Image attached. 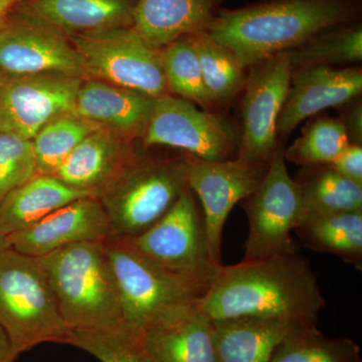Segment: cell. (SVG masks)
Instances as JSON below:
<instances>
[{"instance_id": "6da1fadb", "label": "cell", "mask_w": 362, "mask_h": 362, "mask_svg": "<svg viewBox=\"0 0 362 362\" xmlns=\"http://www.w3.org/2000/svg\"><path fill=\"white\" fill-rule=\"evenodd\" d=\"M197 302L211 320L261 317L308 326L326 306L310 263L297 252L221 265Z\"/></svg>"}, {"instance_id": "7a4b0ae2", "label": "cell", "mask_w": 362, "mask_h": 362, "mask_svg": "<svg viewBox=\"0 0 362 362\" xmlns=\"http://www.w3.org/2000/svg\"><path fill=\"white\" fill-rule=\"evenodd\" d=\"M361 13V0H263L221 8L207 33L247 69L330 28L357 23Z\"/></svg>"}, {"instance_id": "3957f363", "label": "cell", "mask_w": 362, "mask_h": 362, "mask_svg": "<svg viewBox=\"0 0 362 362\" xmlns=\"http://www.w3.org/2000/svg\"><path fill=\"white\" fill-rule=\"evenodd\" d=\"M37 261L69 329L111 332L125 324L103 243H78Z\"/></svg>"}, {"instance_id": "277c9868", "label": "cell", "mask_w": 362, "mask_h": 362, "mask_svg": "<svg viewBox=\"0 0 362 362\" xmlns=\"http://www.w3.org/2000/svg\"><path fill=\"white\" fill-rule=\"evenodd\" d=\"M120 240L177 281L197 299L206 294L220 267L211 258L204 216L188 187L154 225L140 235Z\"/></svg>"}, {"instance_id": "5b68a950", "label": "cell", "mask_w": 362, "mask_h": 362, "mask_svg": "<svg viewBox=\"0 0 362 362\" xmlns=\"http://www.w3.org/2000/svg\"><path fill=\"white\" fill-rule=\"evenodd\" d=\"M189 156L141 159L124 169L97 199L108 216V238L128 239L162 218L187 187Z\"/></svg>"}, {"instance_id": "8992f818", "label": "cell", "mask_w": 362, "mask_h": 362, "mask_svg": "<svg viewBox=\"0 0 362 362\" xmlns=\"http://www.w3.org/2000/svg\"><path fill=\"white\" fill-rule=\"evenodd\" d=\"M0 325L18 356L40 343H65L68 326L37 259L0 252Z\"/></svg>"}, {"instance_id": "52a82bcc", "label": "cell", "mask_w": 362, "mask_h": 362, "mask_svg": "<svg viewBox=\"0 0 362 362\" xmlns=\"http://www.w3.org/2000/svg\"><path fill=\"white\" fill-rule=\"evenodd\" d=\"M88 78L138 90L152 98L169 95L160 49L132 28H117L69 37Z\"/></svg>"}, {"instance_id": "ba28073f", "label": "cell", "mask_w": 362, "mask_h": 362, "mask_svg": "<svg viewBox=\"0 0 362 362\" xmlns=\"http://www.w3.org/2000/svg\"><path fill=\"white\" fill-rule=\"evenodd\" d=\"M283 150L279 148L272 157L256 192L242 202L249 220L244 259L296 252L291 235L303 216V202Z\"/></svg>"}, {"instance_id": "9c48e42d", "label": "cell", "mask_w": 362, "mask_h": 362, "mask_svg": "<svg viewBox=\"0 0 362 362\" xmlns=\"http://www.w3.org/2000/svg\"><path fill=\"white\" fill-rule=\"evenodd\" d=\"M142 139L145 146L182 149L206 161L235 158L240 145V135L223 116L170 94L156 100Z\"/></svg>"}, {"instance_id": "30bf717a", "label": "cell", "mask_w": 362, "mask_h": 362, "mask_svg": "<svg viewBox=\"0 0 362 362\" xmlns=\"http://www.w3.org/2000/svg\"><path fill=\"white\" fill-rule=\"evenodd\" d=\"M83 81L64 74L0 71V132L33 140L54 119L76 113Z\"/></svg>"}, {"instance_id": "8fae6325", "label": "cell", "mask_w": 362, "mask_h": 362, "mask_svg": "<svg viewBox=\"0 0 362 362\" xmlns=\"http://www.w3.org/2000/svg\"><path fill=\"white\" fill-rule=\"evenodd\" d=\"M242 102V130L238 156L269 164L280 148L277 122L291 80L289 52L250 66Z\"/></svg>"}, {"instance_id": "7c38bea8", "label": "cell", "mask_w": 362, "mask_h": 362, "mask_svg": "<svg viewBox=\"0 0 362 362\" xmlns=\"http://www.w3.org/2000/svg\"><path fill=\"white\" fill-rule=\"evenodd\" d=\"M268 165L239 156L206 161L189 156L187 187L201 201L209 252L216 265H223L221 244L228 214L235 204L256 192Z\"/></svg>"}, {"instance_id": "4fadbf2b", "label": "cell", "mask_w": 362, "mask_h": 362, "mask_svg": "<svg viewBox=\"0 0 362 362\" xmlns=\"http://www.w3.org/2000/svg\"><path fill=\"white\" fill-rule=\"evenodd\" d=\"M103 247L115 277L126 325L141 329L162 309L197 299L123 240L107 238Z\"/></svg>"}, {"instance_id": "5bb4252c", "label": "cell", "mask_w": 362, "mask_h": 362, "mask_svg": "<svg viewBox=\"0 0 362 362\" xmlns=\"http://www.w3.org/2000/svg\"><path fill=\"white\" fill-rule=\"evenodd\" d=\"M0 71L88 78L69 37L13 13L7 14L0 23Z\"/></svg>"}, {"instance_id": "9a60e30c", "label": "cell", "mask_w": 362, "mask_h": 362, "mask_svg": "<svg viewBox=\"0 0 362 362\" xmlns=\"http://www.w3.org/2000/svg\"><path fill=\"white\" fill-rule=\"evenodd\" d=\"M140 343L150 362H218L214 321L197 299L154 314L140 329Z\"/></svg>"}, {"instance_id": "2e32d148", "label": "cell", "mask_w": 362, "mask_h": 362, "mask_svg": "<svg viewBox=\"0 0 362 362\" xmlns=\"http://www.w3.org/2000/svg\"><path fill=\"white\" fill-rule=\"evenodd\" d=\"M110 233L108 216L95 197L70 202L37 223L7 235L9 247L37 259L78 243H103Z\"/></svg>"}, {"instance_id": "e0dca14e", "label": "cell", "mask_w": 362, "mask_h": 362, "mask_svg": "<svg viewBox=\"0 0 362 362\" xmlns=\"http://www.w3.org/2000/svg\"><path fill=\"white\" fill-rule=\"evenodd\" d=\"M361 92V68L316 66L292 70L289 90L278 118L277 137H287L302 121L318 112L356 101Z\"/></svg>"}, {"instance_id": "ac0fdd59", "label": "cell", "mask_w": 362, "mask_h": 362, "mask_svg": "<svg viewBox=\"0 0 362 362\" xmlns=\"http://www.w3.org/2000/svg\"><path fill=\"white\" fill-rule=\"evenodd\" d=\"M137 0H23L11 13L66 37L117 28H132Z\"/></svg>"}, {"instance_id": "d6986e66", "label": "cell", "mask_w": 362, "mask_h": 362, "mask_svg": "<svg viewBox=\"0 0 362 362\" xmlns=\"http://www.w3.org/2000/svg\"><path fill=\"white\" fill-rule=\"evenodd\" d=\"M137 158L131 139L102 127L86 137L52 176L97 197Z\"/></svg>"}, {"instance_id": "ffe728a7", "label": "cell", "mask_w": 362, "mask_h": 362, "mask_svg": "<svg viewBox=\"0 0 362 362\" xmlns=\"http://www.w3.org/2000/svg\"><path fill=\"white\" fill-rule=\"evenodd\" d=\"M156 100L138 90L87 78L78 90L76 114L132 140L144 136Z\"/></svg>"}, {"instance_id": "44dd1931", "label": "cell", "mask_w": 362, "mask_h": 362, "mask_svg": "<svg viewBox=\"0 0 362 362\" xmlns=\"http://www.w3.org/2000/svg\"><path fill=\"white\" fill-rule=\"evenodd\" d=\"M223 0H137L132 28L156 49L195 33L207 32Z\"/></svg>"}, {"instance_id": "7402d4cb", "label": "cell", "mask_w": 362, "mask_h": 362, "mask_svg": "<svg viewBox=\"0 0 362 362\" xmlns=\"http://www.w3.org/2000/svg\"><path fill=\"white\" fill-rule=\"evenodd\" d=\"M213 321L218 362H269L286 340L317 327L261 317Z\"/></svg>"}, {"instance_id": "603a6c76", "label": "cell", "mask_w": 362, "mask_h": 362, "mask_svg": "<svg viewBox=\"0 0 362 362\" xmlns=\"http://www.w3.org/2000/svg\"><path fill=\"white\" fill-rule=\"evenodd\" d=\"M93 197L76 189L52 175H35L0 202V233L20 232L47 214L82 197Z\"/></svg>"}, {"instance_id": "cb8c5ba5", "label": "cell", "mask_w": 362, "mask_h": 362, "mask_svg": "<svg viewBox=\"0 0 362 362\" xmlns=\"http://www.w3.org/2000/svg\"><path fill=\"white\" fill-rule=\"evenodd\" d=\"M295 233L312 251L333 255L361 271L362 211L305 214Z\"/></svg>"}, {"instance_id": "d4e9b609", "label": "cell", "mask_w": 362, "mask_h": 362, "mask_svg": "<svg viewBox=\"0 0 362 362\" xmlns=\"http://www.w3.org/2000/svg\"><path fill=\"white\" fill-rule=\"evenodd\" d=\"M297 181L305 214L362 211V187L331 165L304 168Z\"/></svg>"}, {"instance_id": "484cf974", "label": "cell", "mask_w": 362, "mask_h": 362, "mask_svg": "<svg viewBox=\"0 0 362 362\" xmlns=\"http://www.w3.org/2000/svg\"><path fill=\"white\" fill-rule=\"evenodd\" d=\"M192 40L211 103H226L244 90L246 69L207 32L188 35Z\"/></svg>"}, {"instance_id": "4316f807", "label": "cell", "mask_w": 362, "mask_h": 362, "mask_svg": "<svg viewBox=\"0 0 362 362\" xmlns=\"http://www.w3.org/2000/svg\"><path fill=\"white\" fill-rule=\"evenodd\" d=\"M100 128L102 126L76 113L47 124L32 140L37 175H54L76 147Z\"/></svg>"}, {"instance_id": "83f0119b", "label": "cell", "mask_w": 362, "mask_h": 362, "mask_svg": "<svg viewBox=\"0 0 362 362\" xmlns=\"http://www.w3.org/2000/svg\"><path fill=\"white\" fill-rule=\"evenodd\" d=\"M289 54L292 70L308 66L361 63V23H350L325 30L289 51Z\"/></svg>"}, {"instance_id": "f1b7e54d", "label": "cell", "mask_w": 362, "mask_h": 362, "mask_svg": "<svg viewBox=\"0 0 362 362\" xmlns=\"http://www.w3.org/2000/svg\"><path fill=\"white\" fill-rule=\"evenodd\" d=\"M160 59L169 94L204 109L213 105L204 86L197 52L188 35L161 49Z\"/></svg>"}, {"instance_id": "f546056e", "label": "cell", "mask_w": 362, "mask_h": 362, "mask_svg": "<svg viewBox=\"0 0 362 362\" xmlns=\"http://www.w3.org/2000/svg\"><path fill=\"white\" fill-rule=\"evenodd\" d=\"M350 144L341 120L321 118L307 124L302 135L283 150L286 161L303 168L329 165Z\"/></svg>"}, {"instance_id": "4dcf8cb0", "label": "cell", "mask_w": 362, "mask_h": 362, "mask_svg": "<svg viewBox=\"0 0 362 362\" xmlns=\"http://www.w3.org/2000/svg\"><path fill=\"white\" fill-rule=\"evenodd\" d=\"M269 362H362L361 347L346 337H325L312 328L289 338Z\"/></svg>"}, {"instance_id": "1f68e13d", "label": "cell", "mask_w": 362, "mask_h": 362, "mask_svg": "<svg viewBox=\"0 0 362 362\" xmlns=\"http://www.w3.org/2000/svg\"><path fill=\"white\" fill-rule=\"evenodd\" d=\"M66 344L85 350L100 362H150L140 343V329L126 324L111 332L70 330Z\"/></svg>"}, {"instance_id": "d6a6232c", "label": "cell", "mask_w": 362, "mask_h": 362, "mask_svg": "<svg viewBox=\"0 0 362 362\" xmlns=\"http://www.w3.org/2000/svg\"><path fill=\"white\" fill-rule=\"evenodd\" d=\"M35 175L32 140L0 132V202Z\"/></svg>"}, {"instance_id": "836d02e7", "label": "cell", "mask_w": 362, "mask_h": 362, "mask_svg": "<svg viewBox=\"0 0 362 362\" xmlns=\"http://www.w3.org/2000/svg\"><path fill=\"white\" fill-rule=\"evenodd\" d=\"M329 165L339 175L362 187V146L361 145L349 144Z\"/></svg>"}, {"instance_id": "e575fe53", "label": "cell", "mask_w": 362, "mask_h": 362, "mask_svg": "<svg viewBox=\"0 0 362 362\" xmlns=\"http://www.w3.org/2000/svg\"><path fill=\"white\" fill-rule=\"evenodd\" d=\"M351 103L346 105V110L340 120L344 125L350 144L362 146V105L361 102Z\"/></svg>"}, {"instance_id": "d590c367", "label": "cell", "mask_w": 362, "mask_h": 362, "mask_svg": "<svg viewBox=\"0 0 362 362\" xmlns=\"http://www.w3.org/2000/svg\"><path fill=\"white\" fill-rule=\"evenodd\" d=\"M18 356L6 331L0 325V362H13Z\"/></svg>"}, {"instance_id": "8d00e7d4", "label": "cell", "mask_w": 362, "mask_h": 362, "mask_svg": "<svg viewBox=\"0 0 362 362\" xmlns=\"http://www.w3.org/2000/svg\"><path fill=\"white\" fill-rule=\"evenodd\" d=\"M21 1L23 0H0V18L11 13L14 7Z\"/></svg>"}, {"instance_id": "74e56055", "label": "cell", "mask_w": 362, "mask_h": 362, "mask_svg": "<svg viewBox=\"0 0 362 362\" xmlns=\"http://www.w3.org/2000/svg\"><path fill=\"white\" fill-rule=\"evenodd\" d=\"M9 249V244L7 242L6 235H2L0 233V252L4 251V250Z\"/></svg>"}, {"instance_id": "f35d334b", "label": "cell", "mask_w": 362, "mask_h": 362, "mask_svg": "<svg viewBox=\"0 0 362 362\" xmlns=\"http://www.w3.org/2000/svg\"><path fill=\"white\" fill-rule=\"evenodd\" d=\"M2 18H0V23H1Z\"/></svg>"}]
</instances>
